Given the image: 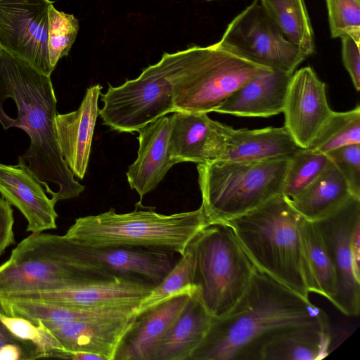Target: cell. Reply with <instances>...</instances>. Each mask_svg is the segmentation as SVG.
Here are the masks:
<instances>
[{
	"label": "cell",
	"mask_w": 360,
	"mask_h": 360,
	"mask_svg": "<svg viewBox=\"0 0 360 360\" xmlns=\"http://www.w3.org/2000/svg\"><path fill=\"white\" fill-rule=\"evenodd\" d=\"M57 100L51 77L0 49V124L24 130L30 139L18 157L54 202L84 190L66 165L56 129Z\"/></svg>",
	"instance_id": "cell-1"
},
{
	"label": "cell",
	"mask_w": 360,
	"mask_h": 360,
	"mask_svg": "<svg viewBox=\"0 0 360 360\" xmlns=\"http://www.w3.org/2000/svg\"><path fill=\"white\" fill-rule=\"evenodd\" d=\"M301 327L330 331L323 309L255 267L242 297L225 315L212 318L189 360H260L274 335Z\"/></svg>",
	"instance_id": "cell-2"
},
{
	"label": "cell",
	"mask_w": 360,
	"mask_h": 360,
	"mask_svg": "<svg viewBox=\"0 0 360 360\" xmlns=\"http://www.w3.org/2000/svg\"><path fill=\"white\" fill-rule=\"evenodd\" d=\"M305 219L279 194L224 222L233 229L256 267L309 299L316 287L305 257L302 225Z\"/></svg>",
	"instance_id": "cell-3"
},
{
	"label": "cell",
	"mask_w": 360,
	"mask_h": 360,
	"mask_svg": "<svg viewBox=\"0 0 360 360\" xmlns=\"http://www.w3.org/2000/svg\"><path fill=\"white\" fill-rule=\"evenodd\" d=\"M136 203L134 211L119 214L112 208L77 218L64 236L85 247H147L182 255L189 243L210 222L200 206L198 210L159 214Z\"/></svg>",
	"instance_id": "cell-4"
},
{
	"label": "cell",
	"mask_w": 360,
	"mask_h": 360,
	"mask_svg": "<svg viewBox=\"0 0 360 360\" xmlns=\"http://www.w3.org/2000/svg\"><path fill=\"white\" fill-rule=\"evenodd\" d=\"M289 160L198 164L201 206L208 221H225L283 194Z\"/></svg>",
	"instance_id": "cell-5"
},
{
	"label": "cell",
	"mask_w": 360,
	"mask_h": 360,
	"mask_svg": "<svg viewBox=\"0 0 360 360\" xmlns=\"http://www.w3.org/2000/svg\"><path fill=\"white\" fill-rule=\"evenodd\" d=\"M114 278L77 264L72 243L64 235L31 233L0 265V300L20 293L65 289Z\"/></svg>",
	"instance_id": "cell-6"
},
{
	"label": "cell",
	"mask_w": 360,
	"mask_h": 360,
	"mask_svg": "<svg viewBox=\"0 0 360 360\" xmlns=\"http://www.w3.org/2000/svg\"><path fill=\"white\" fill-rule=\"evenodd\" d=\"M195 243L193 285L212 318L221 317L242 297L256 266L224 221L210 222Z\"/></svg>",
	"instance_id": "cell-7"
},
{
	"label": "cell",
	"mask_w": 360,
	"mask_h": 360,
	"mask_svg": "<svg viewBox=\"0 0 360 360\" xmlns=\"http://www.w3.org/2000/svg\"><path fill=\"white\" fill-rule=\"evenodd\" d=\"M262 68L217 43L178 51L172 79L176 111L215 112Z\"/></svg>",
	"instance_id": "cell-8"
},
{
	"label": "cell",
	"mask_w": 360,
	"mask_h": 360,
	"mask_svg": "<svg viewBox=\"0 0 360 360\" xmlns=\"http://www.w3.org/2000/svg\"><path fill=\"white\" fill-rule=\"evenodd\" d=\"M177 52L165 53L160 60L136 79L119 86L109 84L101 94L99 115L103 124L120 132L137 131L155 120L176 111L172 79Z\"/></svg>",
	"instance_id": "cell-9"
},
{
	"label": "cell",
	"mask_w": 360,
	"mask_h": 360,
	"mask_svg": "<svg viewBox=\"0 0 360 360\" xmlns=\"http://www.w3.org/2000/svg\"><path fill=\"white\" fill-rule=\"evenodd\" d=\"M217 44L251 63L288 74L307 58L283 35L259 0L234 18Z\"/></svg>",
	"instance_id": "cell-10"
},
{
	"label": "cell",
	"mask_w": 360,
	"mask_h": 360,
	"mask_svg": "<svg viewBox=\"0 0 360 360\" xmlns=\"http://www.w3.org/2000/svg\"><path fill=\"white\" fill-rule=\"evenodd\" d=\"M316 224L335 273V292L330 301L348 316L360 312V198Z\"/></svg>",
	"instance_id": "cell-11"
},
{
	"label": "cell",
	"mask_w": 360,
	"mask_h": 360,
	"mask_svg": "<svg viewBox=\"0 0 360 360\" xmlns=\"http://www.w3.org/2000/svg\"><path fill=\"white\" fill-rule=\"evenodd\" d=\"M50 0H0V49L51 76L49 56Z\"/></svg>",
	"instance_id": "cell-12"
},
{
	"label": "cell",
	"mask_w": 360,
	"mask_h": 360,
	"mask_svg": "<svg viewBox=\"0 0 360 360\" xmlns=\"http://www.w3.org/2000/svg\"><path fill=\"white\" fill-rule=\"evenodd\" d=\"M73 243L82 267L110 277H126L158 285L179 259L176 252L147 247L91 248Z\"/></svg>",
	"instance_id": "cell-13"
},
{
	"label": "cell",
	"mask_w": 360,
	"mask_h": 360,
	"mask_svg": "<svg viewBox=\"0 0 360 360\" xmlns=\"http://www.w3.org/2000/svg\"><path fill=\"white\" fill-rule=\"evenodd\" d=\"M300 148L285 128L238 129L212 120L208 162H258L290 158Z\"/></svg>",
	"instance_id": "cell-14"
},
{
	"label": "cell",
	"mask_w": 360,
	"mask_h": 360,
	"mask_svg": "<svg viewBox=\"0 0 360 360\" xmlns=\"http://www.w3.org/2000/svg\"><path fill=\"white\" fill-rule=\"evenodd\" d=\"M333 110L326 84L307 66L292 75L284 104V127L296 143L308 148Z\"/></svg>",
	"instance_id": "cell-15"
},
{
	"label": "cell",
	"mask_w": 360,
	"mask_h": 360,
	"mask_svg": "<svg viewBox=\"0 0 360 360\" xmlns=\"http://www.w3.org/2000/svg\"><path fill=\"white\" fill-rule=\"evenodd\" d=\"M155 286L126 277L95 282L73 288L25 292L2 300H27L77 307L138 305Z\"/></svg>",
	"instance_id": "cell-16"
},
{
	"label": "cell",
	"mask_w": 360,
	"mask_h": 360,
	"mask_svg": "<svg viewBox=\"0 0 360 360\" xmlns=\"http://www.w3.org/2000/svg\"><path fill=\"white\" fill-rule=\"evenodd\" d=\"M0 193L23 214L27 231L39 233L57 228L56 203L23 165L0 162Z\"/></svg>",
	"instance_id": "cell-17"
},
{
	"label": "cell",
	"mask_w": 360,
	"mask_h": 360,
	"mask_svg": "<svg viewBox=\"0 0 360 360\" xmlns=\"http://www.w3.org/2000/svg\"><path fill=\"white\" fill-rule=\"evenodd\" d=\"M101 89L100 84L88 88L77 110L56 116L61 155L74 176L80 179H84L89 164Z\"/></svg>",
	"instance_id": "cell-18"
},
{
	"label": "cell",
	"mask_w": 360,
	"mask_h": 360,
	"mask_svg": "<svg viewBox=\"0 0 360 360\" xmlns=\"http://www.w3.org/2000/svg\"><path fill=\"white\" fill-rule=\"evenodd\" d=\"M137 158L126 173L131 189L143 198L155 190L175 164L169 154L170 118L162 116L139 129Z\"/></svg>",
	"instance_id": "cell-19"
},
{
	"label": "cell",
	"mask_w": 360,
	"mask_h": 360,
	"mask_svg": "<svg viewBox=\"0 0 360 360\" xmlns=\"http://www.w3.org/2000/svg\"><path fill=\"white\" fill-rule=\"evenodd\" d=\"M195 287L136 314L122 337L114 360H151L157 343L180 314Z\"/></svg>",
	"instance_id": "cell-20"
},
{
	"label": "cell",
	"mask_w": 360,
	"mask_h": 360,
	"mask_svg": "<svg viewBox=\"0 0 360 360\" xmlns=\"http://www.w3.org/2000/svg\"><path fill=\"white\" fill-rule=\"evenodd\" d=\"M292 75L263 68L233 91L215 112L253 117L283 112Z\"/></svg>",
	"instance_id": "cell-21"
},
{
	"label": "cell",
	"mask_w": 360,
	"mask_h": 360,
	"mask_svg": "<svg viewBox=\"0 0 360 360\" xmlns=\"http://www.w3.org/2000/svg\"><path fill=\"white\" fill-rule=\"evenodd\" d=\"M136 316L132 314L45 326L65 350L90 352L104 360H114L120 341Z\"/></svg>",
	"instance_id": "cell-22"
},
{
	"label": "cell",
	"mask_w": 360,
	"mask_h": 360,
	"mask_svg": "<svg viewBox=\"0 0 360 360\" xmlns=\"http://www.w3.org/2000/svg\"><path fill=\"white\" fill-rule=\"evenodd\" d=\"M195 289L184 309L155 345L151 360H189L203 341L212 316Z\"/></svg>",
	"instance_id": "cell-23"
},
{
	"label": "cell",
	"mask_w": 360,
	"mask_h": 360,
	"mask_svg": "<svg viewBox=\"0 0 360 360\" xmlns=\"http://www.w3.org/2000/svg\"><path fill=\"white\" fill-rule=\"evenodd\" d=\"M353 196L345 178L330 160L316 179L288 200L304 219L317 221L335 213Z\"/></svg>",
	"instance_id": "cell-24"
},
{
	"label": "cell",
	"mask_w": 360,
	"mask_h": 360,
	"mask_svg": "<svg viewBox=\"0 0 360 360\" xmlns=\"http://www.w3.org/2000/svg\"><path fill=\"white\" fill-rule=\"evenodd\" d=\"M138 305L77 307L27 300L0 301V310L10 316L26 319L33 323L59 325L85 319L124 316L136 314Z\"/></svg>",
	"instance_id": "cell-25"
},
{
	"label": "cell",
	"mask_w": 360,
	"mask_h": 360,
	"mask_svg": "<svg viewBox=\"0 0 360 360\" xmlns=\"http://www.w3.org/2000/svg\"><path fill=\"white\" fill-rule=\"evenodd\" d=\"M170 118L169 152L176 163L208 161L212 120L207 113L175 111Z\"/></svg>",
	"instance_id": "cell-26"
},
{
	"label": "cell",
	"mask_w": 360,
	"mask_h": 360,
	"mask_svg": "<svg viewBox=\"0 0 360 360\" xmlns=\"http://www.w3.org/2000/svg\"><path fill=\"white\" fill-rule=\"evenodd\" d=\"M330 331L312 327L283 330L262 347L260 360H319L328 354Z\"/></svg>",
	"instance_id": "cell-27"
},
{
	"label": "cell",
	"mask_w": 360,
	"mask_h": 360,
	"mask_svg": "<svg viewBox=\"0 0 360 360\" xmlns=\"http://www.w3.org/2000/svg\"><path fill=\"white\" fill-rule=\"evenodd\" d=\"M283 35L307 57L314 51V33L304 0H259Z\"/></svg>",
	"instance_id": "cell-28"
},
{
	"label": "cell",
	"mask_w": 360,
	"mask_h": 360,
	"mask_svg": "<svg viewBox=\"0 0 360 360\" xmlns=\"http://www.w3.org/2000/svg\"><path fill=\"white\" fill-rule=\"evenodd\" d=\"M302 238L305 257L314 280L316 293L332 300L335 292V273L321 233L314 221L304 220Z\"/></svg>",
	"instance_id": "cell-29"
},
{
	"label": "cell",
	"mask_w": 360,
	"mask_h": 360,
	"mask_svg": "<svg viewBox=\"0 0 360 360\" xmlns=\"http://www.w3.org/2000/svg\"><path fill=\"white\" fill-rule=\"evenodd\" d=\"M195 263V238L189 243L172 269L151 292L139 304V314L162 301L186 290L193 285Z\"/></svg>",
	"instance_id": "cell-30"
},
{
	"label": "cell",
	"mask_w": 360,
	"mask_h": 360,
	"mask_svg": "<svg viewBox=\"0 0 360 360\" xmlns=\"http://www.w3.org/2000/svg\"><path fill=\"white\" fill-rule=\"evenodd\" d=\"M360 143V107L333 112L308 148L326 154L342 146Z\"/></svg>",
	"instance_id": "cell-31"
},
{
	"label": "cell",
	"mask_w": 360,
	"mask_h": 360,
	"mask_svg": "<svg viewBox=\"0 0 360 360\" xmlns=\"http://www.w3.org/2000/svg\"><path fill=\"white\" fill-rule=\"evenodd\" d=\"M330 162L326 155L309 148H300L289 160L283 195L290 200L309 186Z\"/></svg>",
	"instance_id": "cell-32"
},
{
	"label": "cell",
	"mask_w": 360,
	"mask_h": 360,
	"mask_svg": "<svg viewBox=\"0 0 360 360\" xmlns=\"http://www.w3.org/2000/svg\"><path fill=\"white\" fill-rule=\"evenodd\" d=\"M49 56L51 67L55 69L58 60L67 56L79 31L78 20L70 14L49 6Z\"/></svg>",
	"instance_id": "cell-33"
},
{
	"label": "cell",
	"mask_w": 360,
	"mask_h": 360,
	"mask_svg": "<svg viewBox=\"0 0 360 360\" xmlns=\"http://www.w3.org/2000/svg\"><path fill=\"white\" fill-rule=\"evenodd\" d=\"M333 38L349 35L360 44V0H326Z\"/></svg>",
	"instance_id": "cell-34"
},
{
	"label": "cell",
	"mask_w": 360,
	"mask_h": 360,
	"mask_svg": "<svg viewBox=\"0 0 360 360\" xmlns=\"http://www.w3.org/2000/svg\"><path fill=\"white\" fill-rule=\"evenodd\" d=\"M326 155L345 178L352 194L360 198V143L340 147Z\"/></svg>",
	"instance_id": "cell-35"
},
{
	"label": "cell",
	"mask_w": 360,
	"mask_h": 360,
	"mask_svg": "<svg viewBox=\"0 0 360 360\" xmlns=\"http://www.w3.org/2000/svg\"><path fill=\"white\" fill-rule=\"evenodd\" d=\"M36 347L14 336L0 321V360L37 359Z\"/></svg>",
	"instance_id": "cell-36"
},
{
	"label": "cell",
	"mask_w": 360,
	"mask_h": 360,
	"mask_svg": "<svg viewBox=\"0 0 360 360\" xmlns=\"http://www.w3.org/2000/svg\"><path fill=\"white\" fill-rule=\"evenodd\" d=\"M342 44V60L356 91L360 90V51L359 45L349 35L340 37Z\"/></svg>",
	"instance_id": "cell-37"
},
{
	"label": "cell",
	"mask_w": 360,
	"mask_h": 360,
	"mask_svg": "<svg viewBox=\"0 0 360 360\" xmlns=\"http://www.w3.org/2000/svg\"><path fill=\"white\" fill-rule=\"evenodd\" d=\"M13 210L11 205L0 197V256L15 244Z\"/></svg>",
	"instance_id": "cell-38"
},
{
	"label": "cell",
	"mask_w": 360,
	"mask_h": 360,
	"mask_svg": "<svg viewBox=\"0 0 360 360\" xmlns=\"http://www.w3.org/2000/svg\"><path fill=\"white\" fill-rule=\"evenodd\" d=\"M206 1H212V0H206Z\"/></svg>",
	"instance_id": "cell-39"
}]
</instances>
